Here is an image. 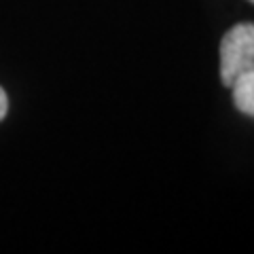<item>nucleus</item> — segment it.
Returning a JSON list of instances; mask_svg holds the SVG:
<instances>
[{
	"mask_svg": "<svg viewBox=\"0 0 254 254\" xmlns=\"http://www.w3.org/2000/svg\"><path fill=\"white\" fill-rule=\"evenodd\" d=\"M6 113H9V98H6L4 89L0 87V121L6 117Z\"/></svg>",
	"mask_w": 254,
	"mask_h": 254,
	"instance_id": "obj_3",
	"label": "nucleus"
},
{
	"mask_svg": "<svg viewBox=\"0 0 254 254\" xmlns=\"http://www.w3.org/2000/svg\"><path fill=\"white\" fill-rule=\"evenodd\" d=\"M254 70V23L242 21L220 41V81L229 87L240 74Z\"/></svg>",
	"mask_w": 254,
	"mask_h": 254,
	"instance_id": "obj_1",
	"label": "nucleus"
},
{
	"mask_svg": "<svg viewBox=\"0 0 254 254\" xmlns=\"http://www.w3.org/2000/svg\"><path fill=\"white\" fill-rule=\"evenodd\" d=\"M248 2H252V4H254V0H248Z\"/></svg>",
	"mask_w": 254,
	"mask_h": 254,
	"instance_id": "obj_4",
	"label": "nucleus"
},
{
	"mask_svg": "<svg viewBox=\"0 0 254 254\" xmlns=\"http://www.w3.org/2000/svg\"><path fill=\"white\" fill-rule=\"evenodd\" d=\"M233 95V104L242 115L254 119V70H248L229 85Z\"/></svg>",
	"mask_w": 254,
	"mask_h": 254,
	"instance_id": "obj_2",
	"label": "nucleus"
}]
</instances>
